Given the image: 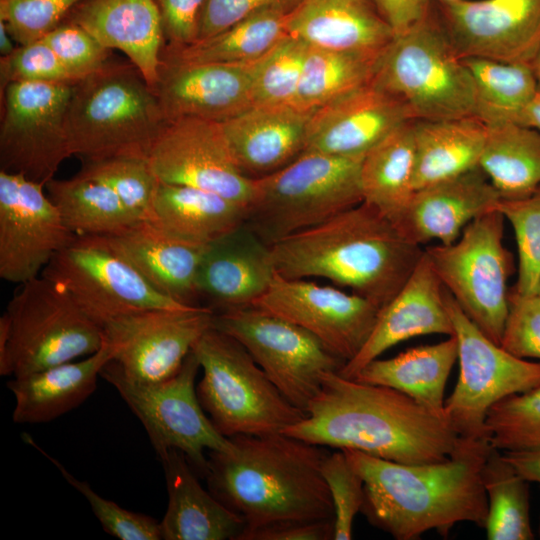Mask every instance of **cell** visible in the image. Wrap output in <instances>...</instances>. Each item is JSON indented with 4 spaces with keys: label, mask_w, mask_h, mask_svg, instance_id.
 <instances>
[{
    "label": "cell",
    "mask_w": 540,
    "mask_h": 540,
    "mask_svg": "<svg viewBox=\"0 0 540 540\" xmlns=\"http://www.w3.org/2000/svg\"><path fill=\"white\" fill-rule=\"evenodd\" d=\"M9 338L0 375L19 377L98 351L102 329L67 290L40 275L20 284L8 303Z\"/></svg>",
    "instance_id": "9c48e42d"
},
{
    "label": "cell",
    "mask_w": 540,
    "mask_h": 540,
    "mask_svg": "<svg viewBox=\"0 0 540 540\" xmlns=\"http://www.w3.org/2000/svg\"><path fill=\"white\" fill-rule=\"evenodd\" d=\"M301 0H207L199 40L214 36L238 21L264 10L289 14Z\"/></svg>",
    "instance_id": "f5cc1de1"
},
{
    "label": "cell",
    "mask_w": 540,
    "mask_h": 540,
    "mask_svg": "<svg viewBox=\"0 0 540 540\" xmlns=\"http://www.w3.org/2000/svg\"><path fill=\"white\" fill-rule=\"evenodd\" d=\"M517 123L540 130V92L524 109Z\"/></svg>",
    "instance_id": "680465c9"
},
{
    "label": "cell",
    "mask_w": 540,
    "mask_h": 540,
    "mask_svg": "<svg viewBox=\"0 0 540 540\" xmlns=\"http://www.w3.org/2000/svg\"><path fill=\"white\" fill-rule=\"evenodd\" d=\"M74 83L11 82L1 91L0 170L46 185L72 156L66 113Z\"/></svg>",
    "instance_id": "5bb4252c"
},
{
    "label": "cell",
    "mask_w": 540,
    "mask_h": 540,
    "mask_svg": "<svg viewBox=\"0 0 540 540\" xmlns=\"http://www.w3.org/2000/svg\"><path fill=\"white\" fill-rule=\"evenodd\" d=\"M500 345L516 357L540 361L539 294H519L510 290Z\"/></svg>",
    "instance_id": "816d5d0a"
},
{
    "label": "cell",
    "mask_w": 540,
    "mask_h": 540,
    "mask_svg": "<svg viewBox=\"0 0 540 540\" xmlns=\"http://www.w3.org/2000/svg\"><path fill=\"white\" fill-rule=\"evenodd\" d=\"M414 121L402 124L373 146L360 165L363 201L392 221L415 191Z\"/></svg>",
    "instance_id": "e575fe53"
},
{
    "label": "cell",
    "mask_w": 540,
    "mask_h": 540,
    "mask_svg": "<svg viewBox=\"0 0 540 540\" xmlns=\"http://www.w3.org/2000/svg\"><path fill=\"white\" fill-rule=\"evenodd\" d=\"M488 499L485 524L488 540H532L528 481L491 448L482 470Z\"/></svg>",
    "instance_id": "60d3db41"
},
{
    "label": "cell",
    "mask_w": 540,
    "mask_h": 540,
    "mask_svg": "<svg viewBox=\"0 0 540 540\" xmlns=\"http://www.w3.org/2000/svg\"><path fill=\"white\" fill-rule=\"evenodd\" d=\"M373 2L394 34L398 35L427 15L435 0H373Z\"/></svg>",
    "instance_id": "9f6ffc18"
},
{
    "label": "cell",
    "mask_w": 540,
    "mask_h": 540,
    "mask_svg": "<svg viewBox=\"0 0 540 540\" xmlns=\"http://www.w3.org/2000/svg\"><path fill=\"white\" fill-rule=\"evenodd\" d=\"M308 44L290 34L252 63L254 105H295Z\"/></svg>",
    "instance_id": "7bdbcfd3"
},
{
    "label": "cell",
    "mask_w": 540,
    "mask_h": 540,
    "mask_svg": "<svg viewBox=\"0 0 540 540\" xmlns=\"http://www.w3.org/2000/svg\"><path fill=\"white\" fill-rule=\"evenodd\" d=\"M314 112L296 105H253L221 123L243 175L262 178L297 159L305 151Z\"/></svg>",
    "instance_id": "484cf974"
},
{
    "label": "cell",
    "mask_w": 540,
    "mask_h": 540,
    "mask_svg": "<svg viewBox=\"0 0 540 540\" xmlns=\"http://www.w3.org/2000/svg\"><path fill=\"white\" fill-rule=\"evenodd\" d=\"M78 174L112 190L139 220H148L159 180L148 158L116 156L83 160Z\"/></svg>",
    "instance_id": "b9f144b4"
},
{
    "label": "cell",
    "mask_w": 540,
    "mask_h": 540,
    "mask_svg": "<svg viewBox=\"0 0 540 540\" xmlns=\"http://www.w3.org/2000/svg\"><path fill=\"white\" fill-rule=\"evenodd\" d=\"M192 352L203 371L196 385L199 402L223 436L282 433L306 417L240 342L213 325Z\"/></svg>",
    "instance_id": "ba28073f"
},
{
    "label": "cell",
    "mask_w": 540,
    "mask_h": 540,
    "mask_svg": "<svg viewBox=\"0 0 540 540\" xmlns=\"http://www.w3.org/2000/svg\"><path fill=\"white\" fill-rule=\"evenodd\" d=\"M485 432L501 452L540 448V385L496 402L487 413Z\"/></svg>",
    "instance_id": "ee69618b"
},
{
    "label": "cell",
    "mask_w": 540,
    "mask_h": 540,
    "mask_svg": "<svg viewBox=\"0 0 540 540\" xmlns=\"http://www.w3.org/2000/svg\"><path fill=\"white\" fill-rule=\"evenodd\" d=\"M461 58L531 65L540 48V0H435Z\"/></svg>",
    "instance_id": "ffe728a7"
},
{
    "label": "cell",
    "mask_w": 540,
    "mask_h": 540,
    "mask_svg": "<svg viewBox=\"0 0 540 540\" xmlns=\"http://www.w3.org/2000/svg\"><path fill=\"white\" fill-rule=\"evenodd\" d=\"M159 459L168 492L162 539L239 540L245 521L202 487L184 453L171 449Z\"/></svg>",
    "instance_id": "f546056e"
},
{
    "label": "cell",
    "mask_w": 540,
    "mask_h": 540,
    "mask_svg": "<svg viewBox=\"0 0 540 540\" xmlns=\"http://www.w3.org/2000/svg\"><path fill=\"white\" fill-rule=\"evenodd\" d=\"M457 357V341L452 335L435 344L410 348L392 358L374 359L353 379L393 388L434 413L445 415V386Z\"/></svg>",
    "instance_id": "d6a6232c"
},
{
    "label": "cell",
    "mask_w": 540,
    "mask_h": 540,
    "mask_svg": "<svg viewBox=\"0 0 540 540\" xmlns=\"http://www.w3.org/2000/svg\"><path fill=\"white\" fill-rule=\"evenodd\" d=\"M287 13L264 10L191 45L164 44L160 59L185 63H253L286 36Z\"/></svg>",
    "instance_id": "8d00e7d4"
},
{
    "label": "cell",
    "mask_w": 540,
    "mask_h": 540,
    "mask_svg": "<svg viewBox=\"0 0 540 540\" xmlns=\"http://www.w3.org/2000/svg\"><path fill=\"white\" fill-rule=\"evenodd\" d=\"M199 362L191 351L171 377L154 383L127 379L109 361L100 376L111 384L145 428L158 458L171 449L184 453L195 472L205 477L204 451L231 453L235 446L220 434L202 408L195 379Z\"/></svg>",
    "instance_id": "8fae6325"
},
{
    "label": "cell",
    "mask_w": 540,
    "mask_h": 540,
    "mask_svg": "<svg viewBox=\"0 0 540 540\" xmlns=\"http://www.w3.org/2000/svg\"><path fill=\"white\" fill-rule=\"evenodd\" d=\"M362 158L304 151L284 168L254 179L244 225L272 246L358 205Z\"/></svg>",
    "instance_id": "52a82bcc"
},
{
    "label": "cell",
    "mask_w": 540,
    "mask_h": 540,
    "mask_svg": "<svg viewBox=\"0 0 540 540\" xmlns=\"http://www.w3.org/2000/svg\"><path fill=\"white\" fill-rule=\"evenodd\" d=\"M538 531H539V536H540V523H539V529H538Z\"/></svg>",
    "instance_id": "be15d7a7"
},
{
    "label": "cell",
    "mask_w": 540,
    "mask_h": 540,
    "mask_svg": "<svg viewBox=\"0 0 540 540\" xmlns=\"http://www.w3.org/2000/svg\"><path fill=\"white\" fill-rule=\"evenodd\" d=\"M321 473L334 507V540L352 539L355 516L364 502V482L350 464L343 450L329 453L322 462Z\"/></svg>",
    "instance_id": "7dc6e473"
},
{
    "label": "cell",
    "mask_w": 540,
    "mask_h": 540,
    "mask_svg": "<svg viewBox=\"0 0 540 540\" xmlns=\"http://www.w3.org/2000/svg\"><path fill=\"white\" fill-rule=\"evenodd\" d=\"M153 90L167 121L196 117L223 123L254 105L252 63L160 59Z\"/></svg>",
    "instance_id": "44dd1931"
},
{
    "label": "cell",
    "mask_w": 540,
    "mask_h": 540,
    "mask_svg": "<svg viewBox=\"0 0 540 540\" xmlns=\"http://www.w3.org/2000/svg\"><path fill=\"white\" fill-rule=\"evenodd\" d=\"M231 453L210 451L209 491L246 523L245 531L289 521H334L321 465L329 452L285 433L230 438Z\"/></svg>",
    "instance_id": "3957f363"
},
{
    "label": "cell",
    "mask_w": 540,
    "mask_h": 540,
    "mask_svg": "<svg viewBox=\"0 0 540 540\" xmlns=\"http://www.w3.org/2000/svg\"><path fill=\"white\" fill-rule=\"evenodd\" d=\"M81 0H0V21L19 45L42 39Z\"/></svg>",
    "instance_id": "c3c4849f"
},
{
    "label": "cell",
    "mask_w": 540,
    "mask_h": 540,
    "mask_svg": "<svg viewBox=\"0 0 540 540\" xmlns=\"http://www.w3.org/2000/svg\"><path fill=\"white\" fill-rule=\"evenodd\" d=\"M492 446L487 438L462 437L440 462L405 464L342 449L364 482L361 513L397 540L430 530L448 537L460 522L484 528L488 499L482 470Z\"/></svg>",
    "instance_id": "7a4b0ae2"
},
{
    "label": "cell",
    "mask_w": 540,
    "mask_h": 540,
    "mask_svg": "<svg viewBox=\"0 0 540 540\" xmlns=\"http://www.w3.org/2000/svg\"><path fill=\"white\" fill-rule=\"evenodd\" d=\"M99 238L154 289L180 303L200 306L196 279L207 245L177 237L150 220Z\"/></svg>",
    "instance_id": "4316f807"
},
{
    "label": "cell",
    "mask_w": 540,
    "mask_h": 540,
    "mask_svg": "<svg viewBox=\"0 0 540 540\" xmlns=\"http://www.w3.org/2000/svg\"><path fill=\"white\" fill-rule=\"evenodd\" d=\"M371 82L401 98L415 120L476 116L472 75L453 47L435 3L421 20L394 36L377 59Z\"/></svg>",
    "instance_id": "8992f818"
},
{
    "label": "cell",
    "mask_w": 540,
    "mask_h": 540,
    "mask_svg": "<svg viewBox=\"0 0 540 540\" xmlns=\"http://www.w3.org/2000/svg\"><path fill=\"white\" fill-rule=\"evenodd\" d=\"M213 327L240 342L271 382L306 413L325 373L345 362L302 327L253 305L214 314Z\"/></svg>",
    "instance_id": "7c38bea8"
},
{
    "label": "cell",
    "mask_w": 540,
    "mask_h": 540,
    "mask_svg": "<svg viewBox=\"0 0 540 540\" xmlns=\"http://www.w3.org/2000/svg\"><path fill=\"white\" fill-rule=\"evenodd\" d=\"M13 38L8 32L5 24L0 21V54L1 57H6L14 52L17 46L13 44Z\"/></svg>",
    "instance_id": "91938a15"
},
{
    "label": "cell",
    "mask_w": 540,
    "mask_h": 540,
    "mask_svg": "<svg viewBox=\"0 0 540 540\" xmlns=\"http://www.w3.org/2000/svg\"><path fill=\"white\" fill-rule=\"evenodd\" d=\"M148 161L160 182L210 191L248 207L253 180L239 170L222 124L181 117L167 121Z\"/></svg>",
    "instance_id": "d6986e66"
},
{
    "label": "cell",
    "mask_w": 540,
    "mask_h": 540,
    "mask_svg": "<svg viewBox=\"0 0 540 540\" xmlns=\"http://www.w3.org/2000/svg\"><path fill=\"white\" fill-rule=\"evenodd\" d=\"M42 40L76 81L95 72L110 60L111 49L74 23L63 21Z\"/></svg>",
    "instance_id": "f907efd6"
},
{
    "label": "cell",
    "mask_w": 540,
    "mask_h": 540,
    "mask_svg": "<svg viewBox=\"0 0 540 540\" xmlns=\"http://www.w3.org/2000/svg\"><path fill=\"white\" fill-rule=\"evenodd\" d=\"M378 58L308 45L295 105L315 111L370 83Z\"/></svg>",
    "instance_id": "ab89813d"
},
{
    "label": "cell",
    "mask_w": 540,
    "mask_h": 540,
    "mask_svg": "<svg viewBox=\"0 0 540 540\" xmlns=\"http://www.w3.org/2000/svg\"><path fill=\"white\" fill-rule=\"evenodd\" d=\"M207 306L149 309L118 317L102 329L112 362L129 380L154 383L173 376L194 344L213 325Z\"/></svg>",
    "instance_id": "2e32d148"
},
{
    "label": "cell",
    "mask_w": 540,
    "mask_h": 540,
    "mask_svg": "<svg viewBox=\"0 0 540 540\" xmlns=\"http://www.w3.org/2000/svg\"><path fill=\"white\" fill-rule=\"evenodd\" d=\"M166 123L156 93L130 61L109 60L75 82L66 113L70 150L82 161L148 158Z\"/></svg>",
    "instance_id": "5b68a950"
},
{
    "label": "cell",
    "mask_w": 540,
    "mask_h": 540,
    "mask_svg": "<svg viewBox=\"0 0 540 540\" xmlns=\"http://www.w3.org/2000/svg\"><path fill=\"white\" fill-rule=\"evenodd\" d=\"M501 197L480 167L416 189L393 219L399 232L422 246L450 244L481 215L496 209Z\"/></svg>",
    "instance_id": "603a6c76"
},
{
    "label": "cell",
    "mask_w": 540,
    "mask_h": 540,
    "mask_svg": "<svg viewBox=\"0 0 540 540\" xmlns=\"http://www.w3.org/2000/svg\"><path fill=\"white\" fill-rule=\"evenodd\" d=\"M476 90V117L485 124L517 123L538 93L532 66L497 60L462 58Z\"/></svg>",
    "instance_id": "f35d334b"
},
{
    "label": "cell",
    "mask_w": 540,
    "mask_h": 540,
    "mask_svg": "<svg viewBox=\"0 0 540 540\" xmlns=\"http://www.w3.org/2000/svg\"><path fill=\"white\" fill-rule=\"evenodd\" d=\"M252 305L307 330L345 364L364 346L380 311L353 292L277 273Z\"/></svg>",
    "instance_id": "ac0fdd59"
},
{
    "label": "cell",
    "mask_w": 540,
    "mask_h": 540,
    "mask_svg": "<svg viewBox=\"0 0 540 540\" xmlns=\"http://www.w3.org/2000/svg\"><path fill=\"white\" fill-rule=\"evenodd\" d=\"M282 433L339 450L354 449L405 464L446 460L458 435L439 415L393 388L325 373L306 417Z\"/></svg>",
    "instance_id": "6da1fadb"
},
{
    "label": "cell",
    "mask_w": 540,
    "mask_h": 540,
    "mask_svg": "<svg viewBox=\"0 0 540 540\" xmlns=\"http://www.w3.org/2000/svg\"><path fill=\"white\" fill-rule=\"evenodd\" d=\"M443 1H460V0H443Z\"/></svg>",
    "instance_id": "6125c7cd"
},
{
    "label": "cell",
    "mask_w": 540,
    "mask_h": 540,
    "mask_svg": "<svg viewBox=\"0 0 540 540\" xmlns=\"http://www.w3.org/2000/svg\"><path fill=\"white\" fill-rule=\"evenodd\" d=\"M496 209L515 234L518 269L512 289L540 295V187L522 198L500 199Z\"/></svg>",
    "instance_id": "f6af8a7d"
},
{
    "label": "cell",
    "mask_w": 540,
    "mask_h": 540,
    "mask_svg": "<svg viewBox=\"0 0 540 540\" xmlns=\"http://www.w3.org/2000/svg\"><path fill=\"white\" fill-rule=\"evenodd\" d=\"M276 275L271 246L244 224L207 244L196 279L214 313L252 305Z\"/></svg>",
    "instance_id": "d4e9b609"
},
{
    "label": "cell",
    "mask_w": 540,
    "mask_h": 540,
    "mask_svg": "<svg viewBox=\"0 0 540 540\" xmlns=\"http://www.w3.org/2000/svg\"><path fill=\"white\" fill-rule=\"evenodd\" d=\"M505 218L489 211L450 244L424 248L435 273L463 313L500 345L509 306L513 257L504 244Z\"/></svg>",
    "instance_id": "30bf717a"
},
{
    "label": "cell",
    "mask_w": 540,
    "mask_h": 540,
    "mask_svg": "<svg viewBox=\"0 0 540 540\" xmlns=\"http://www.w3.org/2000/svg\"><path fill=\"white\" fill-rule=\"evenodd\" d=\"M486 126L479 167L501 199L533 193L540 187V130L508 121Z\"/></svg>",
    "instance_id": "d590c367"
},
{
    "label": "cell",
    "mask_w": 540,
    "mask_h": 540,
    "mask_svg": "<svg viewBox=\"0 0 540 540\" xmlns=\"http://www.w3.org/2000/svg\"><path fill=\"white\" fill-rule=\"evenodd\" d=\"M334 537V521H289L251 531H245L239 540H330Z\"/></svg>",
    "instance_id": "11a10c76"
},
{
    "label": "cell",
    "mask_w": 540,
    "mask_h": 540,
    "mask_svg": "<svg viewBox=\"0 0 540 540\" xmlns=\"http://www.w3.org/2000/svg\"><path fill=\"white\" fill-rule=\"evenodd\" d=\"M247 207L199 188L159 181L148 220L184 240L207 245L245 223Z\"/></svg>",
    "instance_id": "1f68e13d"
},
{
    "label": "cell",
    "mask_w": 540,
    "mask_h": 540,
    "mask_svg": "<svg viewBox=\"0 0 540 540\" xmlns=\"http://www.w3.org/2000/svg\"><path fill=\"white\" fill-rule=\"evenodd\" d=\"M286 29L311 46L376 58L395 36L373 0H301Z\"/></svg>",
    "instance_id": "f1b7e54d"
},
{
    "label": "cell",
    "mask_w": 540,
    "mask_h": 540,
    "mask_svg": "<svg viewBox=\"0 0 540 540\" xmlns=\"http://www.w3.org/2000/svg\"><path fill=\"white\" fill-rule=\"evenodd\" d=\"M271 251L277 274L327 279L381 309L406 283L424 248L407 240L391 219L362 201L273 244Z\"/></svg>",
    "instance_id": "277c9868"
},
{
    "label": "cell",
    "mask_w": 540,
    "mask_h": 540,
    "mask_svg": "<svg viewBox=\"0 0 540 540\" xmlns=\"http://www.w3.org/2000/svg\"><path fill=\"white\" fill-rule=\"evenodd\" d=\"M41 275L67 290L100 328L139 311L194 307L154 289L99 237H77L53 257Z\"/></svg>",
    "instance_id": "9a60e30c"
},
{
    "label": "cell",
    "mask_w": 540,
    "mask_h": 540,
    "mask_svg": "<svg viewBox=\"0 0 540 540\" xmlns=\"http://www.w3.org/2000/svg\"><path fill=\"white\" fill-rule=\"evenodd\" d=\"M536 79L537 89L540 92V48L531 64Z\"/></svg>",
    "instance_id": "94428289"
},
{
    "label": "cell",
    "mask_w": 540,
    "mask_h": 540,
    "mask_svg": "<svg viewBox=\"0 0 540 540\" xmlns=\"http://www.w3.org/2000/svg\"><path fill=\"white\" fill-rule=\"evenodd\" d=\"M11 82L75 83L54 51L42 40L18 45L0 60L1 91Z\"/></svg>",
    "instance_id": "681fc988"
},
{
    "label": "cell",
    "mask_w": 540,
    "mask_h": 540,
    "mask_svg": "<svg viewBox=\"0 0 540 540\" xmlns=\"http://www.w3.org/2000/svg\"><path fill=\"white\" fill-rule=\"evenodd\" d=\"M45 189L77 237L113 235L139 221L112 190L78 173L69 179L53 178Z\"/></svg>",
    "instance_id": "74e56055"
},
{
    "label": "cell",
    "mask_w": 540,
    "mask_h": 540,
    "mask_svg": "<svg viewBox=\"0 0 540 540\" xmlns=\"http://www.w3.org/2000/svg\"><path fill=\"white\" fill-rule=\"evenodd\" d=\"M112 358L113 349L103 340L98 351L81 360L12 377L7 387L15 399L13 421L47 423L77 408L94 393L102 368Z\"/></svg>",
    "instance_id": "4dcf8cb0"
},
{
    "label": "cell",
    "mask_w": 540,
    "mask_h": 540,
    "mask_svg": "<svg viewBox=\"0 0 540 540\" xmlns=\"http://www.w3.org/2000/svg\"><path fill=\"white\" fill-rule=\"evenodd\" d=\"M123 52L153 88L165 44L155 0H81L64 19Z\"/></svg>",
    "instance_id": "83f0119b"
},
{
    "label": "cell",
    "mask_w": 540,
    "mask_h": 540,
    "mask_svg": "<svg viewBox=\"0 0 540 540\" xmlns=\"http://www.w3.org/2000/svg\"><path fill=\"white\" fill-rule=\"evenodd\" d=\"M415 120L398 96L372 82L313 113L305 151L335 156H364L402 124Z\"/></svg>",
    "instance_id": "7402d4cb"
},
{
    "label": "cell",
    "mask_w": 540,
    "mask_h": 540,
    "mask_svg": "<svg viewBox=\"0 0 540 540\" xmlns=\"http://www.w3.org/2000/svg\"><path fill=\"white\" fill-rule=\"evenodd\" d=\"M166 45L183 47L198 41L207 0H155Z\"/></svg>",
    "instance_id": "db71d44e"
},
{
    "label": "cell",
    "mask_w": 540,
    "mask_h": 540,
    "mask_svg": "<svg viewBox=\"0 0 540 540\" xmlns=\"http://www.w3.org/2000/svg\"><path fill=\"white\" fill-rule=\"evenodd\" d=\"M446 302L457 341L459 377L444 412L459 436L487 438L489 409L509 395L540 385V361L516 357L490 340L448 292Z\"/></svg>",
    "instance_id": "4fadbf2b"
},
{
    "label": "cell",
    "mask_w": 540,
    "mask_h": 540,
    "mask_svg": "<svg viewBox=\"0 0 540 540\" xmlns=\"http://www.w3.org/2000/svg\"><path fill=\"white\" fill-rule=\"evenodd\" d=\"M486 135L476 116L415 120V190L479 167Z\"/></svg>",
    "instance_id": "836d02e7"
},
{
    "label": "cell",
    "mask_w": 540,
    "mask_h": 540,
    "mask_svg": "<svg viewBox=\"0 0 540 540\" xmlns=\"http://www.w3.org/2000/svg\"><path fill=\"white\" fill-rule=\"evenodd\" d=\"M446 294L424 252L406 283L380 309L362 349L343 366L339 374L353 379L367 363L405 340L429 334L452 336L454 329Z\"/></svg>",
    "instance_id": "cb8c5ba5"
},
{
    "label": "cell",
    "mask_w": 540,
    "mask_h": 540,
    "mask_svg": "<svg viewBox=\"0 0 540 540\" xmlns=\"http://www.w3.org/2000/svg\"><path fill=\"white\" fill-rule=\"evenodd\" d=\"M24 440L37 448L61 472L66 481L73 486L89 503L103 529L120 540H160V522L145 514L124 509L116 502L102 497L86 482L75 478L55 458L43 451L27 434Z\"/></svg>",
    "instance_id": "bcb514c9"
},
{
    "label": "cell",
    "mask_w": 540,
    "mask_h": 540,
    "mask_svg": "<svg viewBox=\"0 0 540 540\" xmlns=\"http://www.w3.org/2000/svg\"><path fill=\"white\" fill-rule=\"evenodd\" d=\"M503 456L528 481L540 485V448L522 452H502Z\"/></svg>",
    "instance_id": "6f0895ef"
},
{
    "label": "cell",
    "mask_w": 540,
    "mask_h": 540,
    "mask_svg": "<svg viewBox=\"0 0 540 540\" xmlns=\"http://www.w3.org/2000/svg\"><path fill=\"white\" fill-rule=\"evenodd\" d=\"M44 188L22 174L0 170V277L7 282L39 277L77 238Z\"/></svg>",
    "instance_id": "e0dca14e"
}]
</instances>
